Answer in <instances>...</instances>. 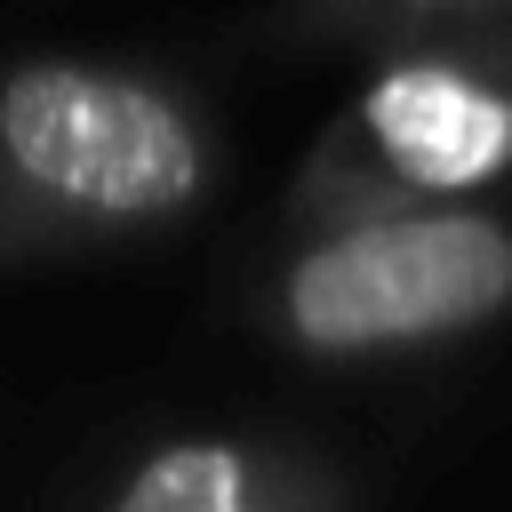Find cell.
Returning <instances> with one entry per match:
<instances>
[{
	"instance_id": "obj_1",
	"label": "cell",
	"mask_w": 512,
	"mask_h": 512,
	"mask_svg": "<svg viewBox=\"0 0 512 512\" xmlns=\"http://www.w3.org/2000/svg\"><path fill=\"white\" fill-rule=\"evenodd\" d=\"M224 184L208 104L128 56L0 64V264L192 224Z\"/></svg>"
},
{
	"instance_id": "obj_2",
	"label": "cell",
	"mask_w": 512,
	"mask_h": 512,
	"mask_svg": "<svg viewBox=\"0 0 512 512\" xmlns=\"http://www.w3.org/2000/svg\"><path fill=\"white\" fill-rule=\"evenodd\" d=\"M512 184V16L360 56L352 96L296 168V216L456 208Z\"/></svg>"
},
{
	"instance_id": "obj_3",
	"label": "cell",
	"mask_w": 512,
	"mask_h": 512,
	"mask_svg": "<svg viewBox=\"0 0 512 512\" xmlns=\"http://www.w3.org/2000/svg\"><path fill=\"white\" fill-rule=\"evenodd\" d=\"M512 312V216L488 200L304 224L264 280V328L304 360H392Z\"/></svg>"
},
{
	"instance_id": "obj_4",
	"label": "cell",
	"mask_w": 512,
	"mask_h": 512,
	"mask_svg": "<svg viewBox=\"0 0 512 512\" xmlns=\"http://www.w3.org/2000/svg\"><path fill=\"white\" fill-rule=\"evenodd\" d=\"M104 512H312V480L240 432H176L128 464Z\"/></svg>"
},
{
	"instance_id": "obj_5",
	"label": "cell",
	"mask_w": 512,
	"mask_h": 512,
	"mask_svg": "<svg viewBox=\"0 0 512 512\" xmlns=\"http://www.w3.org/2000/svg\"><path fill=\"white\" fill-rule=\"evenodd\" d=\"M496 16H512V0H272L256 32L288 56H376L392 40L464 32Z\"/></svg>"
}]
</instances>
